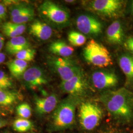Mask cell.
<instances>
[{
  "label": "cell",
  "mask_w": 133,
  "mask_h": 133,
  "mask_svg": "<svg viewBox=\"0 0 133 133\" xmlns=\"http://www.w3.org/2000/svg\"><path fill=\"white\" fill-rule=\"evenodd\" d=\"M100 101L114 117L121 121L133 120V94L125 88L106 90L100 96Z\"/></svg>",
  "instance_id": "obj_1"
},
{
  "label": "cell",
  "mask_w": 133,
  "mask_h": 133,
  "mask_svg": "<svg viewBox=\"0 0 133 133\" xmlns=\"http://www.w3.org/2000/svg\"><path fill=\"white\" fill-rule=\"evenodd\" d=\"M83 56L86 62L94 66L105 68L112 64L108 49L94 39H91L83 48Z\"/></svg>",
  "instance_id": "obj_2"
},
{
  "label": "cell",
  "mask_w": 133,
  "mask_h": 133,
  "mask_svg": "<svg viewBox=\"0 0 133 133\" xmlns=\"http://www.w3.org/2000/svg\"><path fill=\"white\" fill-rule=\"evenodd\" d=\"M38 12L43 19L57 27H65L69 23L68 11L52 1H44L38 8Z\"/></svg>",
  "instance_id": "obj_3"
},
{
  "label": "cell",
  "mask_w": 133,
  "mask_h": 133,
  "mask_svg": "<svg viewBox=\"0 0 133 133\" xmlns=\"http://www.w3.org/2000/svg\"><path fill=\"white\" fill-rule=\"evenodd\" d=\"M77 98L71 97L62 101L53 114V124L56 129L68 128L75 122Z\"/></svg>",
  "instance_id": "obj_4"
},
{
  "label": "cell",
  "mask_w": 133,
  "mask_h": 133,
  "mask_svg": "<svg viewBox=\"0 0 133 133\" xmlns=\"http://www.w3.org/2000/svg\"><path fill=\"white\" fill-rule=\"evenodd\" d=\"M89 10L107 18H117L123 14L125 1L121 0H93L86 3Z\"/></svg>",
  "instance_id": "obj_5"
},
{
  "label": "cell",
  "mask_w": 133,
  "mask_h": 133,
  "mask_svg": "<svg viewBox=\"0 0 133 133\" xmlns=\"http://www.w3.org/2000/svg\"><path fill=\"white\" fill-rule=\"evenodd\" d=\"M79 120L81 126L86 130H92L99 125L103 116L100 106L94 103H81L79 107Z\"/></svg>",
  "instance_id": "obj_6"
},
{
  "label": "cell",
  "mask_w": 133,
  "mask_h": 133,
  "mask_svg": "<svg viewBox=\"0 0 133 133\" xmlns=\"http://www.w3.org/2000/svg\"><path fill=\"white\" fill-rule=\"evenodd\" d=\"M48 62L62 81H68L82 71L81 67L69 58L51 56L48 58Z\"/></svg>",
  "instance_id": "obj_7"
},
{
  "label": "cell",
  "mask_w": 133,
  "mask_h": 133,
  "mask_svg": "<svg viewBox=\"0 0 133 133\" xmlns=\"http://www.w3.org/2000/svg\"><path fill=\"white\" fill-rule=\"evenodd\" d=\"M61 89L72 97L78 98L84 96L89 89V84L84 73L82 71L70 79L62 81Z\"/></svg>",
  "instance_id": "obj_8"
},
{
  "label": "cell",
  "mask_w": 133,
  "mask_h": 133,
  "mask_svg": "<svg viewBox=\"0 0 133 133\" xmlns=\"http://www.w3.org/2000/svg\"><path fill=\"white\" fill-rule=\"evenodd\" d=\"M76 23V27L82 34L97 36L103 32V24L98 19L91 15L81 14L77 17Z\"/></svg>",
  "instance_id": "obj_9"
},
{
  "label": "cell",
  "mask_w": 133,
  "mask_h": 133,
  "mask_svg": "<svg viewBox=\"0 0 133 133\" xmlns=\"http://www.w3.org/2000/svg\"><path fill=\"white\" fill-rule=\"evenodd\" d=\"M91 79L93 85L100 90H109L116 87L119 82L118 77L114 72L104 70L94 72Z\"/></svg>",
  "instance_id": "obj_10"
},
{
  "label": "cell",
  "mask_w": 133,
  "mask_h": 133,
  "mask_svg": "<svg viewBox=\"0 0 133 133\" xmlns=\"http://www.w3.org/2000/svg\"><path fill=\"white\" fill-rule=\"evenodd\" d=\"M22 76L26 84L32 88L42 87L48 83L47 76L38 66H32L27 69Z\"/></svg>",
  "instance_id": "obj_11"
},
{
  "label": "cell",
  "mask_w": 133,
  "mask_h": 133,
  "mask_svg": "<svg viewBox=\"0 0 133 133\" xmlns=\"http://www.w3.org/2000/svg\"><path fill=\"white\" fill-rule=\"evenodd\" d=\"M58 98L55 94H51L45 98L36 97L35 99V110L41 115L48 114L56 108Z\"/></svg>",
  "instance_id": "obj_12"
},
{
  "label": "cell",
  "mask_w": 133,
  "mask_h": 133,
  "mask_svg": "<svg viewBox=\"0 0 133 133\" xmlns=\"http://www.w3.org/2000/svg\"><path fill=\"white\" fill-rule=\"evenodd\" d=\"M29 33L41 41H46L52 35V29L46 23L36 20L31 24Z\"/></svg>",
  "instance_id": "obj_13"
},
{
  "label": "cell",
  "mask_w": 133,
  "mask_h": 133,
  "mask_svg": "<svg viewBox=\"0 0 133 133\" xmlns=\"http://www.w3.org/2000/svg\"><path fill=\"white\" fill-rule=\"evenodd\" d=\"M106 37L108 42L112 44H121L123 43V27L118 20L114 21L107 29Z\"/></svg>",
  "instance_id": "obj_14"
},
{
  "label": "cell",
  "mask_w": 133,
  "mask_h": 133,
  "mask_svg": "<svg viewBox=\"0 0 133 133\" xmlns=\"http://www.w3.org/2000/svg\"><path fill=\"white\" fill-rule=\"evenodd\" d=\"M49 51L55 56L69 58L74 52V48L62 40H57L49 46Z\"/></svg>",
  "instance_id": "obj_15"
},
{
  "label": "cell",
  "mask_w": 133,
  "mask_h": 133,
  "mask_svg": "<svg viewBox=\"0 0 133 133\" xmlns=\"http://www.w3.org/2000/svg\"><path fill=\"white\" fill-rule=\"evenodd\" d=\"M30 44L23 36H20L9 40L5 45V50L10 54L16 55L20 51L28 48Z\"/></svg>",
  "instance_id": "obj_16"
},
{
  "label": "cell",
  "mask_w": 133,
  "mask_h": 133,
  "mask_svg": "<svg viewBox=\"0 0 133 133\" xmlns=\"http://www.w3.org/2000/svg\"><path fill=\"white\" fill-rule=\"evenodd\" d=\"M119 65L129 83L133 82V55L123 54L119 59Z\"/></svg>",
  "instance_id": "obj_17"
},
{
  "label": "cell",
  "mask_w": 133,
  "mask_h": 133,
  "mask_svg": "<svg viewBox=\"0 0 133 133\" xmlns=\"http://www.w3.org/2000/svg\"><path fill=\"white\" fill-rule=\"evenodd\" d=\"M2 27L3 33L11 38L21 36L26 29L25 24H16L12 22L4 23Z\"/></svg>",
  "instance_id": "obj_18"
},
{
  "label": "cell",
  "mask_w": 133,
  "mask_h": 133,
  "mask_svg": "<svg viewBox=\"0 0 133 133\" xmlns=\"http://www.w3.org/2000/svg\"><path fill=\"white\" fill-rule=\"evenodd\" d=\"M6 66L12 76L16 78H19L23 76L27 70L28 63L20 59H15L7 62Z\"/></svg>",
  "instance_id": "obj_19"
},
{
  "label": "cell",
  "mask_w": 133,
  "mask_h": 133,
  "mask_svg": "<svg viewBox=\"0 0 133 133\" xmlns=\"http://www.w3.org/2000/svg\"><path fill=\"white\" fill-rule=\"evenodd\" d=\"M19 98L17 92L8 90H0V105L4 107L13 105Z\"/></svg>",
  "instance_id": "obj_20"
},
{
  "label": "cell",
  "mask_w": 133,
  "mask_h": 133,
  "mask_svg": "<svg viewBox=\"0 0 133 133\" xmlns=\"http://www.w3.org/2000/svg\"><path fill=\"white\" fill-rule=\"evenodd\" d=\"M35 16V10L33 8L29 5L28 8L16 17L11 18L12 22L16 24H25L32 20Z\"/></svg>",
  "instance_id": "obj_21"
},
{
  "label": "cell",
  "mask_w": 133,
  "mask_h": 133,
  "mask_svg": "<svg viewBox=\"0 0 133 133\" xmlns=\"http://www.w3.org/2000/svg\"><path fill=\"white\" fill-rule=\"evenodd\" d=\"M68 39L69 43L74 46H81L86 42L85 36L76 31H71L68 34Z\"/></svg>",
  "instance_id": "obj_22"
},
{
  "label": "cell",
  "mask_w": 133,
  "mask_h": 133,
  "mask_svg": "<svg viewBox=\"0 0 133 133\" xmlns=\"http://www.w3.org/2000/svg\"><path fill=\"white\" fill-rule=\"evenodd\" d=\"M33 126L31 121L28 119L18 118L14 122L12 127L15 131L19 133H24L29 131Z\"/></svg>",
  "instance_id": "obj_23"
},
{
  "label": "cell",
  "mask_w": 133,
  "mask_h": 133,
  "mask_svg": "<svg viewBox=\"0 0 133 133\" xmlns=\"http://www.w3.org/2000/svg\"><path fill=\"white\" fill-rule=\"evenodd\" d=\"M36 54V51L35 49L28 48L20 51L17 53L15 56L16 59L27 62L33 61Z\"/></svg>",
  "instance_id": "obj_24"
},
{
  "label": "cell",
  "mask_w": 133,
  "mask_h": 133,
  "mask_svg": "<svg viewBox=\"0 0 133 133\" xmlns=\"http://www.w3.org/2000/svg\"><path fill=\"white\" fill-rule=\"evenodd\" d=\"M16 112L21 118L28 119L31 116L32 109L28 104L24 103L18 105L16 108Z\"/></svg>",
  "instance_id": "obj_25"
},
{
  "label": "cell",
  "mask_w": 133,
  "mask_h": 133,
  "mask_svg": "<svg viewBox=\"0 0 133 133\" xmlns=\"http://www.w3.org/2000/svg\"><path fill=\"white\" fill-rule=\"evenodd\" d=\"M13 85L12 81L5 72L0 70V90H8Z\"/></svg>",
  "instance_id": "obj_26"
},
{
  "label": "cell",
  "mask_w": 133,
  "mask_h": 133,
  "mask_svg": "<svg viewBox=\"0 0 133 133\" xmlns=\"http://www.w3.org/2000/svg\"><path fill=\"white\" fill-rule=\"evenodd\" d=\"M124 45L126 48L133 54V37H129L127 38Z\"/></svg>",
  "instance_id": "obj_27"
},
{
  "label": "cell",
  "mask_w": 133,
  "mask_h": 133,
  "mask_svg": "<svg viewBox=\"0 0 133 133\" xmlns=\"http://www.w3.org/2000/svg\"><path fill=\"white\" fill-rule=\"evenodd\" d=\"M6 9L5 5L0 3V21H3L6 17Z\"/></svg>",
  "instance_id": "obj_28"
},
{
  "label": "cell",
  "mask_w": 133,
  "mask_h": 133,
  "mask_svg": "<svg viewBox=\"0 0 133 133\" xmlns=\"http://www.w3.org/2000/svg\"><path fill=\"white\" fill-rule=\"evenodd\" d=\"M5 55L4 53L0 52V65H1L2 63L5 62Z\"/></svg>",
  "instance_id": "obj_29"
},
{
  "label": "cell",
  "mask_w": 133,
  "mask_h": 133,
  "mask_svg": "<svg viewBox=\"0 0 133 133\" xmlns=\"http://www.w3.org/2000/svg\"><path fill=\"white\" fill-rule=\"evenodd\" d=\"M7 122L6 120L3 119H0V129L3 128L6 126Z\"/></svg>",
  "instance_id": "obj_30"
},
{
  "label": "cell",
  "mask_w": 133,
  "mask_h": 133,
  "mask_svg": "<svg viewBox=\"0 0 133 133\" xmlns=\"http://www.w3.org/2000/svg\"><path fill=\"white\" fill-rule=\"evenodd\" d=\"M2 42H5V38H4L3 36L0 34V43Z\"/></svg>",
  "instance_id": "obj_31"
},
{
  "label": "cell",
  "mask_w": 133,
  "mask_h": 133,
  "mask_svg": "<svg viewBox=\"0 0 133 133\" xmlns=\"http://www.w3.org/2000/svg\"><path fill=\"white\" fill-rule=\"evenodd\" d=\"M4 43H5V42H2L0 43V51L2 49V48L4 45Z\"/></svg>",
  "instance_id": "obj_32"
},
{
  "label": "cell",
  "mask_w": 133,
  "mask_h": 133,
  "mask_svg": "<svg viewBox=\"0 0 133 133\" xmlns=\"http://www.w3.org/2000/svg\"><path fill=\"white\" fill-rule=\"evenodd\" d=\"M131 10H132V14L133 15V2L132 5H131Z\"/></svg>",
  "instance_id": "obj_33"
},
{
  "label": "cell",
  "mask_w": 133,
  "mask_h": 133,
  "mask_svg": "<svg viewBox=\"0 0 133 133\" xmlns=\"http://www.w3.org/2000/svg\"><path fill=\"white\" fill-rule=\"evenodd\" d=\"M74 1H66V3H73Z\"/></svg>",
  "instance_id": "obj_34"
},
{
  "label": "cell",
  "mask_w": 133,
  "mask_h": 133,
  "mask_svg": "<svg viewBox=\"0 0 133 133\" xmlns=\"http://www.w3.org/2000/svg\"></svg>",
  "instance_id": "obj_35"
},
{
  "label": "cell",
  "mask_w": 133,
  "mask_h": 133,
  "mask_svg": "<svg viewBox=\"0 0 133 133\" xmlns=\"http://www.w3.org/2000/svg\"></svg>",
  "instance_id": "obj_36"
}]
</instances>
